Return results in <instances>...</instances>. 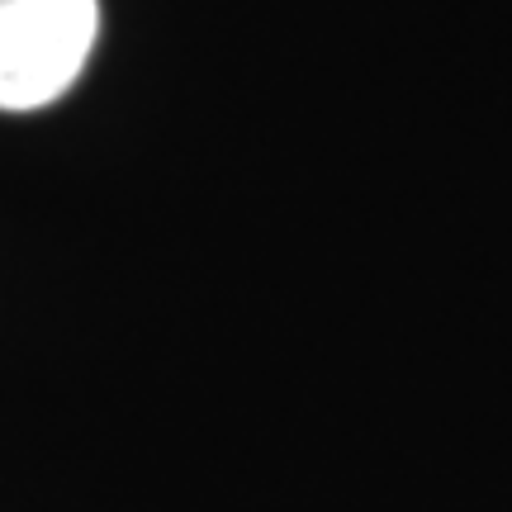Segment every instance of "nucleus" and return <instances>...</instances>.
<instances>
[{
  "label": "nucleus",
  "mask_w": 512,
  "mask_h": 512,
  "mask_svg": "<svg viewBox=\"0 0 512 512\" xmlns=\"http://www.w3.org/2000/svg\"><path fill=\"white\" fill-rule=\"evenodd\" d=\"M100 34V0H0V110H43L76 86Z\"/></svg>",
  "instance_id": "1"
}]
</instances>
